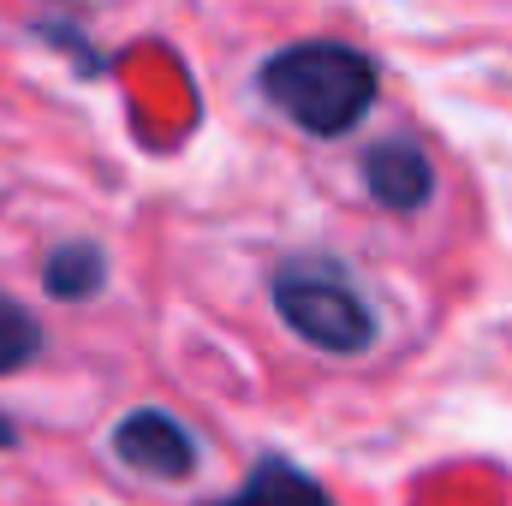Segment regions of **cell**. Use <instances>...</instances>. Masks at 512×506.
I'll return each mask as SVG.
<instances>
[{
	"label": "cell",
	"instance_id": "1",
	"mask_svg": "<svg viewBox=\"0 0 512 506\" xmlns=\"http://www.w3.org/2000/svg\"><path fill=\"white\" fill-rule=\"evenodd\" d=\"M262 96L310 137H346L376 102V66L346 42H292L268 54Z\"/></svg>",
	"mask_w": 512,
	"mask_h": 506
},
{
	"label": "cell",
	"instance_id": "2",
	"mask_svg": "<svg viewBox=\"0 0 512 506\" xmlns=\"http://www.w3.org/2000/svg\"><path fill=\"white\" fill-rule=\"evenodd\" d=\"M274 310L286 316V328L298 340H310L316 352L352 358L376 340V310L358 298V286L334 268V262H292L274 274Z\"/></svg>",
	"mask_w": 512,
	"mask_h": 506
},
{
	"label": "cell",
	"instance_id": "3",
	"mask_svg": "<svg viewBox=\"0 0 512 506\" xmlns=\"http://www.w3.org/2000/svg\"><path fill=\"white\" fill-rule=\"evenodd\" d=\"M114 453L143 477H191L197 471V435L173 411H131V417H120Z\"/></svg>",
	"mask_w": 512,
	"mask_h": 506
},
{
	"label": "cell",
	"instance_id": "4",
	"mask_svg": "<svg viewBox=\"0 0 512 506\" xmlns=\"http://www.w3.org/2000/svg\"><path fill=\"white\" fill-rule=\"evenodd\" d=\"M364 179H370V197H376L382 209H423L429 191H435L429 155H423L417 143H399V137H387V143H376V149L364 155Z\"/></svg>",
	"mask_w": 512,
	"mask_h": 506
},
{
	"label": "cell",
	"instance_id": "5",
	"mask_svg": "<svg viewBox=\"0 0 512 506\" xmlns=\"http://www.w3.org/2000/svg\"><path fill=\"white\" fill-rule=\"evenodd\" d=\"M209 506H334V501H328V489H316L292 459H262L239 495L209 501Z\"/></svg>",
	"mask_w": 512,
	"mask_h": 506
},
{
	"label": "cell",
	"instance_id": "6",
	"mask_svg": "<svg viewBox=\"0 0 512 506\" xmlns=\"http://www.w3.org/2000/svg\"><path fill=\"white\" fill-rule=\"evenodd\" d=\"M102 280H108V256L96 251L90 239H66V245H54L48 262H42V286H48L54 298H66V304L96 298Z\"/></svg>",
	"mask_w": 512,
	"mask_h": 506
},
{
	"label": "cell",
	"instance_id": "7",
	"mask_svg": "<svg viewBox=\"0 0 512 506\" xmlns=\"http://www.w3.org/2000/svg\"><path fill=\"white\" fill-rule=\"evenodd\" d=\"M36 352H42V322L18 298H0V376L24 370Z\"/></svg>",
	"mask_w": 512,
	"mask_h": 506
},
{
	"label": "cell",
	"instance_id": "8",
	"mask_svg": "<svg viewBox=\"0 0 512 506\" xmlns=\"http://www.w3.org/2000/svg\"><path fill=\"white\" fill-rule=\"evenodd\" d=\"M0 447H12V423H0Z\"/></svg>",
	"mask_w": 512,
	"mask_h": 506
}]
</instances>
